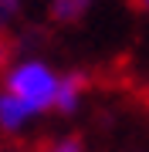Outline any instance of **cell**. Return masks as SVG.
<instances>
[{"label":"cell","instance_id":"obj_1","mask_svg":"<svg viewBox=\"0 0 149 152\" xmlns=\"http://www.w3.org/2000/svg\"><path fill=\"white\" fill-rule=\"evenodd\" d=\"M58 81H61V71L48 64L41 54H17L0 71V88H7L34 118L54 112Z\"/></svg>","mask_w":149,"mask_h":152},{"label":"cell","instance_id":"obj_2","mask_svg":"<svg viewBox=\"0 0 149 152\" xmlns=\"http://www.w3.org/2000/svg\"><path fill=\"white\" fill-rule=\"evenodd\" d=\"M85 95H88V75L85 71H61L54 112L58 115H75L85 105Z\"/></svg>","mask_w":149,"mask_h":152},{"label":"cell","instance_id":"obj_3","mask_svg":"<svg viewBox=\"0 0 149 152\" xmlns=\"http://www.w3.org/2000/svg\"><path fill=\"white\" fill-rule=\"evenodd\" d=\"M31 122H34V115L24 108L7 88H0V132H4V135H21V132L31 129Z\"/></svg>","mask_w":149,"mask_h":152},{"label":"cell","instance_id":"obj_4","mask_svg":"<svg viewBox=\"0 0 149 152\" xmlns=\"http://www.w3.org/2000/svg\"><path fill=\"white\" fill-rule=\"evenodd\" d=\"M95 4H98V0H48V17L54 24L71 27V24H81L85 17L92 14Z\"/></svg>","mask_w":149,"mask_h":152},{"label":"cell","instance_id":"obj_5","mask_svg":"<svg viewBox=\"0 0 149 152\" xmlns=\"http://www.w3.org/2000/svg\"><path fill=\"white\" fill-rule=\"evenodd\" d=\"M24 14V0H0V37H7L10 27L21 20Z\"/></svg>","mask_w":149,"mask_h":152},{"label":"cell","instance_id":"obj_6","mask_svg":"<svg viewBox=\"0 0 149 152\" xmlns=\"http://www.w3.org/2000/svg\"><path fill=\"white\" fill-rule=\"evenodd\" d=\"M41 152H88V145H85V139H81V135L68 132V135H54Z\"/></svg>","mask_w":149,"mask_h":152},{"label":"cell","instance_id":"obj_7","mask_svg":"<svg viewBox=\"0 0 149 152\" xmlns=\"http://www.w3.org/2000/svg\"><path fill=\"white\" fill-rule=\"evenodd\" d=\"M136 7H139L142 14H149V0H136Z\"/></svg>","mask_w":149,"mask_h":152},{"label":"cell","instance_id":"obj_8","mask_svg":"<svg viewBox=\"0 0 149 152\" xmlns=\"http://www.w3.org/2000/svg\"><path fill=\"white\" fill-rule=\"evenodd\" d=\"M7 152H27V149H7Z\"/></svg>","mask_w":149,"mask_h":152}]
</instances>
